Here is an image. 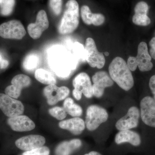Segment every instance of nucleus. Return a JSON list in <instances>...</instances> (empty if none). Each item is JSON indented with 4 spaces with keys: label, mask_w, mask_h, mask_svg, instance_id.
Segmentation results:
<instances>
[{
    "label": "nucleus",
    "mask_w": 155,
    "mask_h": 155,
    "mask_svg": "<svg viewBox=\"0 0 155 155\" xmlns=\"http://www.w3.org/2000/svg\"><path fill=\"white\" fill-rule=\"evenodd\" d=\"M45 142V138L42 136L31 134L18 139L15 145L19 149L28 151L43 146Z\"/></svg>",
    "instance_id": "obj_14"
},
{
    "label": "nucleus",
    "mask_w": 155,
    "mask_h": 155,
    "mask_svg": "<svg viewBox=\"0 0 155 155\" xmlns=\"http://www.w3.org/2000/svg\"><path fill=\"white\" fill-rule=\"evenodd\" d=\"M2 56L0 55V63H1V61H2Z\"/></svg>",
    "instance_id": "obj_37"
},
{
    "label": "nucleus",
    "mask_w": 155,
    "mask_h": 155,
    "mask_svg": "<svg viewBox=\"0 0 155 155\" xmlns=\"http://www.w3.org/2000/svg\"><path fill=\"white\" fill-rule=\"evenodd\" d=\"M127 67L131 71H134L138 67L136 58L134 57H130L127 60Z\"/></svg>",
    "instance_id": "obj_30"
},
{
    "label": "nucleus",
    "mask_w": 155,
    "mask_h": 155,
    "mask_svg": "<svg viewBox=\"0 0 155 155\" xmlns=\"http://www.w3.org/2000/svg\"><path fill=\"white\" fill-rule=\"evenodd\" d=\"M7 122L11 129L17 132L30 131L35 127L33 121L28 116L23 115L9 117Z\"/></svg>",
    "instance_id": "obj_15"
},
{
    "label": "nucleus",
    "mask_w": 155,
    "mask_h": 155,
    "mask_svg": "<svg viewBox=\"0 0 155 155\" xmlns=\"http://www.w3.org/2000/svg\"><path fill=\"white\" fill-rule=\"evenodd\" d=\"M49 114L58 120H64L67 116V113L64 108L54 107L48 110Z\"/></svg>",
    "instance_id": "obj_26"
},
{
    "label": "nucleus",
    "mask_w": 155,
    "mask_h": 155,
    "mask_svg": "<svg viewBox=\"0 0 155 155\" xmlns=\"http://www.w3.org/2000/svg\"><path fill=\"white\" fill-rule=\"evenodd\" d=\"M43 93L48 104L53 106L65 99L69 96L70 90L67 87H58L56 84H50L45 87Z\"/></svg>",
    "instance_id": "obj_9"
},
{
    "label": "nucleus",
    "mask_w": 155,
    "mask_h": 155,
    "mask_svg": "<svg viewBox=\"0 0 155 155\" xmlns=\"http://www.w3.org/2000/svg\"><path fill=\"white\" fill-rule=\"evenodd\" d=\"M35 77L37 80L43 84L50 85L56 84V78L51 72L45 69H38L35 72Z\"/></svg>",
    "instance_id": "obj_22"
},
{
    "label": "nucleus",
    "mask_w": 155,
    "mask_h": 155,
    "mask_svg": "<svg viewBox=\"0 0 155 155\" xmlns=\"http://www.w3.org/2000/svg\"><path fill=\"white\" fill-rule=\"evenodd\" d=\"M59 127L75 135H80L85 129V122L79 117H74L59 122Z\"/></svg>",
    "instance_id": "obj_20"
},
{
    "label": "nucleus",
    "mask_w": 155,
    "mask_h": 155,
    "mask_svg": "<svg viewBox=\"0 0 155 155\" xmlns=\"http://www.w3.org/2000/svg\"><path fill=\"white\" fill-rule=\"evenodd\" d=\"M104 16L101 14H94L92 19V24L95 26L102 25L105 22Z\"/></svg>",
    "instance_id": "obj_29"
},
{
    "label": "nucleus",
    "mask_w": 155,
    "mask_h": 155,
    "mask_svg": "<svg viewBox=\"0 0 155 155\" xmlns=\"http://www.w3.org/2000/svg\"><path fill=\"white\" fill-rule=\"evenodd\" d=\"M93 13L87 5H83L81 8V16L84 22L87 25L92 24L91 20Z\"/></svg>",
    "instance_id": "obj_25"
},
{
    "label": "nucleus",
    "mask_w": 155,
    "mask_h": 155,
    "mask_svg": "<svg viewBox=\"0 0 155 155\" xmlns=\"http://www.w3.org/2000/svg\"><path fill=\"white\" fill-rule=\"evenodd\" d=\"M114 143L118 146L128 144L134 147H138L141 145L142 140L140 135L136 132L130 130H123L116 134Z\"/></svg>",
    "instance_id": "obj_13"
},
{
    "label": "nucleus",
    "mask_w": 155,
    "mask_h": 155,
    "mask_svg": "<svg viewBox=\"0 0 155 155\" xmlns=\"http://www.w3.org/2000/svg\"><path fill=\"white\" fill-rule=\"evenodd\" d=\"M79 23V5L76 0H69L66 3L58 32L61 35L72 33L78 28Z\"/></svg>",
    "instance_id": "obj_2"
},
{
    "label": "nucleus",
    "mask_w": 155,
    "mask_h": 155,
    "mask_svg": "<svg viewBox=\"0 0 155 155\" xmlns=\"http://www.w3.org/2000/svg\"><path fill=\"white\" fill-rule=\"evenodd\" d=\"M9 64L8 61L4 59H2L0 63V68L2 69H5L8 67Z\"/></svg>",
    "instance_id": "obj_34"
},
{
    "label": "nucleus",
    "mask_w": 155,
    "mask_h": 155,
    "mask_svg": "<svg viewBox=\"0 0 155 155\" xmlns=\"http://www.w3.org/2000/svg\"><path fill=\"white\" fill-rule=\"evenodd\" d=\"M110 76L119 87L125 91L133 87L134 80L127 63L120 57H116L111 62L109 67Z\"/></svg>",
    "instance_id": "obj_1"
},
{
    "label": "nucleus",
    "mask_w": 155,
    "mask_h": 155,
    "mask_svg": "<svg viewBox=\"0 0 155 155\" xmlns=\"http://www.w3.org/2000/svg\"><path fill=\"white\" fill-rule=\"evenodd\" d=\"M49 26L47 14L44 10L39 11L36 16V21L31 23L27 27L28 34L34 39H38L41 37L43 32L47 30Z\"/></svg>",
    "instance_id": "obj_8"
},
{
    "label": "nucleus",
    "mask_w": 155,
    "mask_h": 155,
    "mask_svg": "<svg viewBox=\"0 0 155 155\" xmlns=\"http://www.w3.org/2000/svg\"><path fill=\"white\" fill-rule=\"evenodd\" d=\"M86 60L89 66L93 68L101 69L105 64V59L103 53H100L97 49L94 41L88 38L85 41Z\"/></svg>",
    "instance_id": "obj_6"
},
{
    "label": "nucleus",
    "mask_w": 155,
    "mask_h": 155,
    "mask_svg": "<svg viewBox=\"0 0 155 155\" xmlns=\"http://www.w3.org/2000/svg\"><path fill=\"white\" fill-rule=\"evenodd\" d=\"M72 94L75 99L77 101H79L81 99V97H82V93L74 88L72 91Z\"/></svg>",
    "instance_id": "obj_33"
},
{
    "label": "nucleus",
    "mask_w": 155,
    "mask_h": 155,
    "mask_svg": "<svg viewBox=\"0 0 155 155\" xmlns=\"http://www.w3.org/2000/svg\"><path fill=\"white\" fill-rule=\"evenodd\" d=\"M40 63V58L38 55L31 54L26 56L23 62L24 69L28 71H32L38 67Z\"/></svg>",
    "instance_id": "obj_23"
},
{
    "label": "nucleus",
    "mask_w": 155,
    "mask_h": 155,
    "mask_svg": "<svg viewBox=\"0 0 155 155\" xmlns=\"http://www.w3.org/2000/svg\"><path fill=\"white\" fill-rule=\"evenodd\" d=\"M134 11L135 13L132 17V21L134 24L140 26L150 25L151 20L147 15L149 6L146 2L141 1L137 3Z\"/></svg>",
    "instance_id": "obj_18"
},
{
    "label": "nucleus",
    "mask_w": 155,
    "mask_h": 155,
    "mask_svg": "<svg viewBox=\"0 0 155 155\" xmlns=\"http://www.w3.org/2000/svg\"><path fill=\"white\" fill-rule=\"evenodd\" d=\"M11 85L7 87L5 93L14 99L18 98L23 88L28 87L31 84V80L29 76L24 74H19L13 78Z\"/></svg>",
    "instance_id": "obj_11"
},
{
    "label": "nucleus",
    "mask_w": 155,
    "mask_h": 155,
    "mask_svg": "<svg viewBox=\"0 0 155 155\" xmlns=\"http://www.w3.org/2000/svg\"><path fill=\"white\" fill-rule=\"evenodd\" d=\"M50 150L47 147L42 146L31 150L25 151L22 155H50Z\"/></svg>",
    "instance_id": "obj_28"
},
{
    "label": "nucleus",
    "mask_w": 155,
    "mask_h": 155,
    "mask_svg": "<svg viewBox=\"0 0 155 155\" xmlns=\"http://www.w3.org/2000/svg\"><path fill=\"white\" fill-rule=\"evenodd\" d=\"M140 112L138 108L132 107L128 109L127 114L116 122V127L119 130H130L138 126Z\"/></svg>",
    "instance_id": "obj_12"
},
{
    "label": "nucleus",
    "mask_w": 155,
    "mask_h": 155,
    "mask_svg": "<svg viewBox=\"0 0 155 155\" xmlns=\"http://www.w3.org/2000/svg\"><path fill=\"white\" fill-rule=\"evenodd\" d=\"M26 33L24 26L18 20H11L0 25V36L3 38L21 40Z\"/></svg>",
    "instance_id": "obj_4"
},
{
    "label": "nucleus",
    "mask_w": 155,
    "mask_h": 155,
    "mask_svg": "<svg viewBox=\"0 0 155 155\" xmlns=\"http://www.w3.org/2000/svg\"><path fill=\"white\" fill-rule=\"evenodd\" d=\"M104 54L106 56H108L109 55V53L107 52H105Z\"/></svg>",
    "instance_id": "obj_36"
},
{
    "label": "nucleus",
    "mask_w": 155,
    "mask_h": 155,
    "mask_svg": "<svg viewBox=\"0 0 155 155\" xmlns=\"http://www.w3.org/2000/svg\"><path fill=\"white\" fill-rule=\"evenodd\" d=\"M82 142L79 139H73L61 142L55 150V155H72L80 149Z\"/></svg>",
    "instance_id": "obj_19"
},
{
    "label": "nucleus",
    "mask_w": 155,
    "mask_h": 155,
    "mask_svg": "<svg viewBox=\"0 0 155 155\" xmlns=\"http://www.w3.org/2000/svg\"><path fill=\"white\" fill-rule=\"evenodd\" d=\"M149 87L153 95L154 100L155 101V75H153L150 78Z\"/></svg>",
    "instance_id": "obj_32"
},
{
    "label": "nucleus",
    "mask_w": 155,
    "mask_h": 155,
    "mask_svg": "<svg viewBox=\"0 0 155 155\" xmlns=\"http://www.w3.org/2000/svg\"><path fill=\"white\" fill-rule=\"evenodd\" d=\"M93 95L96 97L103 96L105 88L110 87L114 84V81L109 74L105 71L96 72L92 77Z\"/></svg>",
    "instance_id": "obj_7"
},
{
    "label": "nucleus",
    "mask_w": 155,
    "mask_h": 155,
    "mask_svg": "<svg viewBox=\"0 0 155 155\" xmlns=\"http://www.w3.org/2000/svg\"><path fill=\"white\" fill-rule=\"evenodd\" d=\"M63 108L67 114L73 117H79L83 113L81 107L75 104L73 100L70 97L67 98L64 100Z\"/></svg>",
    "instance_id": "obj_21"
},
{
    "label": "nucleus",
    "mask_w": 155,
    "mask_h": 155,
    "mask_svg": "<svg viewBox=\"0 0 155 155\" xmlns=\"http://www.w3.org/2000/svg\"><path fill=\"white\" fill-rule=\"evenodd\" d=\"M63 0H49V6L52 11L53 14L56 16H59L62 11Z\"/></svg>",
    "instance_id": "obj_27"
},
{
    "label": "nucleus",
    "mask_w": 155,
    "mask_h": 155,
    "mask_svg": "<svg viewBox=\"0 0 155 155\" xmlns=\"http://www.w3.org/2000/svg\"><path fill=\"white\" fill-rule=\"evenodd\" d=\"M15 4V0H0V14L4 16L11 15L14 11Z\"/></svg>",
    "instance_id": "obj_24"
},
{
    "label": "nucleus",
    "mask_w": 155,
    "mask_h": 155,
    "mask_svg": "<svg viewBox=\"0 0 155 155\" xmlns=\"http://www.w3.org/2000/svg\"><path fill=\"white\" fill-rule=\"evenodd\" d=\"M149 45L150 47V55L152 58L155 60V37L153 38L150 41Z\"/></svg>",
    "instance_id": "obj_31"
},
{
    "label": "nucleus",
    "mask_w": 155,
    "mask_h": 155,
    "mask_svg": "<svg viewBox=\"0 0 155 155\" xmlns=\"http://www.w3.org/2000/svg\"><path fill=\"white\" fill-rule=\"evenodd\" d=\"M72 84L74 88L81 91L87 98L93 96L91 81L89 75L85 72L78 74L73 79Z\"/></svg>",
    "instance_id": "obj_17"
},
{
    "label": "nucleus",
    "mask_w": 155,
    "mask_h": 155,
    "mask_svg": "<svg viewBox=\"0 0 155 155\" xmlns=\"http://www.w3.org/2000/svg\"><path fill=\"white\" fill-rule=\"evenodd\" d=\"M142 120L146 125L155 127V101L150 96L144 97L140 103Z\"/></svg>",
    "instance_id": "obj_10"
},
{
    "label": "nucleus",
    "mask_w": 155,
    "mask_h": 155,
    "mask_svg": "<svg viewBox=\"0 0 155 155\" xmlns=\"http://www.w3.org/2000/svg\"><path fill=\"white\" fill-rule=\"evenodd\" d=\"M84 155H103L101 153L97 150H92L84 154Z\"/></svg>",
    "instance_id": "obj_35"
},
{
    "label": "nucleus",
    "mask_w": 155,
    "mask_h": 155,
    "mask_svg": "<svg viewBox=\"0 0 155 155\" xmlns=\"http://www.w3.org/2000/svg\"><path fill=\"white\" fill-rule=\"evenodd\" d=\"M107 112L104 108L96 105L89 106L86 111L85 126L87 130L94 131L108 119Z\"/></svg>",
    "instance_id": "obj_3"
},
{
    "label": "nucleus",
    "mask_w": 155,
    "mask_h": 155,
    "mask_svg": "<svg viewBox=\"0 0 155 155\" xmlns=\"http://www.w3.org/2000/svg\"><path fill=\"white\" fill-rule=\"evenodd\" d=\"M139 69L141 72L149 71L152 69V58L149 53L147 45L145 42L138 45L137 55L136 57Z\"/></svg>",
    "instance_id": "obj_16"
},
{
    "label": "nucleus",
    "mask_w": 155,
    "mask_h": 155,
    "mask_svg": "<svg viewBox=\"0 0 155 155\" xmlns=\"http://www.w3.org/2000/svg\"><path fill=\"white\" fill-rule=\"evenodd\" d=\"M0 109L8 117L22 115L24 112V105L21 101L5 94L0 93Z\"/></svg>",
    "instance_id": "obj_5"
}]
</instances>
